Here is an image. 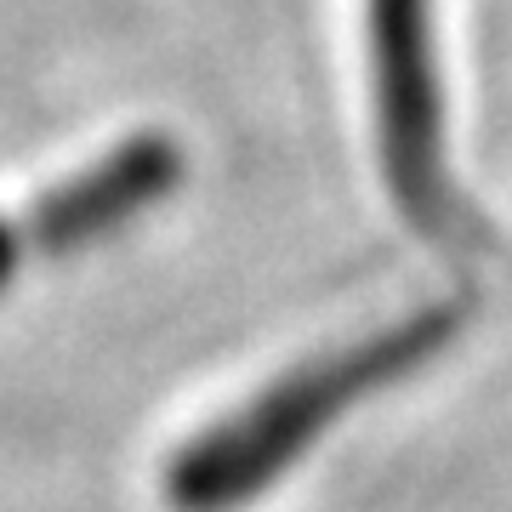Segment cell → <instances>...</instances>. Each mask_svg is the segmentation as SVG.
Wrapping results in <instances>:
<instances>
[{
  "mask_svg": "<svg viewBox=\"0 0 512 512\" xmlns=\"http://www.w3.org/2000/svg\"><path fill=\"white\" fill-rule=\"evenodd\" d=\"M456 325H461L456 308L410 313V319L376 330V336H359L353 348L319 353L308 365H296L291 376L268 382L251 404H239L234 416H222L217 427H205L200 439H188L177 450L171 473H165L171 507L228 512L256 501L268 484H279L285 467L308 456L330 421H342L359 399H370L387 382L427 365L456 336Z\"/></svg>",
  "mask_w": 512,
  "mask_h": 512,
  "instance_id": "obj_1",
  "label": "cell"
},
{
  "mask_svg": "<svg viewBox=\"0 0 512 512\" xmlns=\"http://www.w3.org/2000/svg\"><path fill=\"white\" fill-rule=\"evenodd\" d=\"M370 57H376L387 188L416 228H439L444 109L433 69V0H370Z\"/></svg>",
  "mask_w": 512,
  "mask_h": 512,
  "instance_id": "obj_2",
  "label": "cell"
},
{
  "mask_svg": "<svg viewBox=\"0 0 512 512\" xmlns=\"http://www.w3.org/2000/svg\"><path fill=\"white\" fill-rule=\"evenodd\" d=\"M177 183H183V148L160 131H143V137L109 148L103 160H92L63 188H52L29 217V239L46 251H80L103 234H120L131 217L160 205Z\"/></svg>",
  "mask_w": 512,
  "mask_h": 512,
  "instance_id": "obj_3",
  "label": "cell"
},
{
  "mask_svg": "<svg viewBox=\"0 0 512 512\" xmlns=\"http://www.w3.org/2000/svg\"><path fill=\"white\" fill-rule=\"evenodd\" d=\"M18 262H23V234H18L6 217H0V291L18 279Z\"/></svg>",
  "mask_w": 512,
  "mask_h": 512,
  "instance_id": "obj_4",
  "label": "cell"
}]
</instances>
